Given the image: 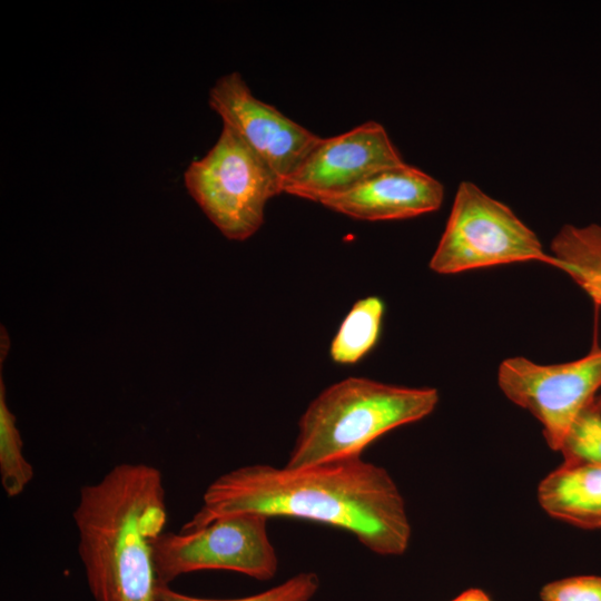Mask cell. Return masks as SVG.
Returning <instances> with one entry per match:
<instances>
[{"label":"cell","mask_w":601,"mask_h":601,"mask_svg":"<svg viewBox=\"0 0 601 601\" xmlns=\"http://www.w3.org/2000/svg\"><path fill=\"white\" fill-rule=\"evenodd\" d=\"M497 384L514 404L543 427L548 445L560 451L572 424L595 401L601 387V348L566 363L542 365L516 356L503 361Z\"/></svg>","instance_id":"cell-7"},{"label":"cell","mask_w":601,"mask_h":601,"mask_svg":"<svg viewBox=\"0 0 601 601\" xmlns=\"http://www.w3.org/2000/svg\"><path fill=\"white\" fill-rule=\"evenodd\" d=\"M402 164L385 128L371 120L341 135L321 137L283 181L282 193L322 204Z\"/></svg>","instance_id":"cell-8"},{"label":"cell","mask_w":601,"mask_h":601,"mask_svg":"<svg viewBox=\"0 0 601 601\" xmlns=\"http://www.w3.org/2000/svg\"><path fill=\"white\" fill-rule=\"evenodd\" d=\"M542 601H601V577L578 575L545 584Z\"/></svg>","instance_id":"cell-17"},{"label":"cell","mask_w":601,"mask_h":601,"mask_svg":"<svg viewBox=\"0 0 601 601\" xmlns=\"http://www.w3.org/2000/svg\"><path fill=\"white\" fill-rule=\"evenodd\" d=\"M452 601H492L491 598L481 589H467Z\"/></svg>","instance_id":"cell-18"},{"label":"cell","mask_w":601,"mask_h":601,"mask_svg":"<svg viewBox=\"0 0 601 601\" xmlns=\"http://www.w3.org/2000/svg\"><path fill=\"white\" fill-rule=\"evenodd\" d=\"M318 587L319 579L314 572L298 573L266 591L236 599L196 598L174 591L168 584H159L157 601H309Z\"/></svg>","instance_id":"cell-15"},{"label":"cell","mask_w":601,"mask_h":601,"mask_svg":"<svg viewBox=\"0 0 601 601\" xmlns=\"http://www.w3.org/2000/svg\"><path fill=\"white\" fill-rule=\"evenodd\" d=\"M593 405L597 410L601 412V395L595 398Z\"/></svg>","instance_id":"cell-19"},{"label":"cell","mask_w":601,"mask_h":601,"mask_svg":"<svg viewBox=\"0 0 601 601\" xmlns=\"http://www.w3.org/2000/svg\"><path fill=\"white\" fill-rule=\"evenodd\" d=\"M558 269L601 306V225H565L551 242Z\"/></svg>","instance_id":"cell-12"},{"label":"cell","mask_w":601,"mask_h":601,"mask_svg":"<svg viewBox=\"0 0 601 601\" xmlns=\"http://www.w3.org/2000/svg\"><path fill=\"white\" fill-rule=\"evenodd\" d=\"M432 387H405L347 377L323 390L298 422L287 467L362 456L385 433L417 422L436 407Z\"/></svg>","instance_id":"cell-3"},{"label":"cell","mask_w":601,"mask_h":601,"mask_svg":"<svg viewBox=\"0 0 601 601\" xmlns=\"http://www.w3.org/2000/svg\"><path fill=\"white\" fill-rule=\"evenodd\" d=\"M184 184L218 230L238 242L262 227L268 200L282 193L270 169L224 125L208 152L186 168Z\"/></svg>","instance_id":"cell-4"},{"label":"cell","mask_w":601,"mask_h":601,"mask_svg":"<svg viewBox=\"0 0 601 601\" xmlns=\"http://www.w3.org/2000/svg\"><path fill=\"white\" fill-rule=\"evenodd\" d=\"M258 513L308 520L344 530L384 556L406 552L411 524L391 474L362 456L304 467L244 465L215 479L199 510L180 530L228 514Z\"/></svg>","instance_id":"cell-1"},{"label":"cell","mask_w":601,"mask_h":601,"mask_svg":"<svg viewBox=\"0 0 601 601\" xmlns=\"http://www.w3.org/2000/svg\"><path fill=\"white\" fill-rule=\"evenodd\" d=\"M541 508L583 529H601V466L564 461L538 486Z\"/></svg>","instance_id":"cell-11"},{"label":"cell","mask_w":601,"mask_h":601,"mask_svg":"<svg viewBox=\"0 0 601 601\" xmlns=\"http://www.w3.org/2000/svg\"><path fill=\"white\" fill-rule=\"evenodd\" d=\"M72 519L95 601H157L151 542L167 522L159 469L124 462L83 485Z\"/></svg>","instance_id":"cell-2"},{"label":"cell","mask_w":601,"mask_h":601,"mask_svg":"<svg viewBox=\"0 0 601 601\" xmlns=\"http://www.w3.org/2000/svg\"><path fill=\"white\" fill-rule=\"evenodd\" d=\"M443 185L423 170L402 164L376 173L323 206L359 220H395L437 210Z\"/></svg>","instance_id":"cell-10"},{"label":"cell","mask_w":601,"mask_h":601,"mask_svg":"<svg viewBox=\"0 0 601 601\" xmlns=\"http://www.w3.org/2000/svg\"><path fill=\"white\" fill-rule=\"evenodd\" d=\"M268 519L258 513H235L198 529L162 532L151 542L159 584L206 570L270 580L277 572L278 558L268 536Z\"/></svg>","instance_id":"cell-6"},{"label":"cell","mask_w":601,"mask_h":601,"mask_svg":"<svg viewBox=\"0 0 601 601\" xmlns=\"http://www.w3.org/2000/svg\"><path fill=\"white\" fill-rule=\"evenodd\" d=\"M33 466L24 457L17 421L7 403L6 385L0 376V482L8 497H17L33 479Z\"/></svg>","instance_id":"cell-14"},{"label":"cell","mask_w":601,"mask_h":601,"mask_svg":"<svg viewBox=\"0 0 601 601\" xmlns=\"http://www.w3.org/2000/svg\"><path fill=\"white\" fill-rule=\"evenodd\" d=\"M208 104L282 185L321 138L256 98L236 71L216 80Z\"/></svg>","instance_id":"cell-9"},{"label":"cell","mask_w":601,"mask_h":601,"mask_svg":"<svg viewBox=\"0 0 601 601\" xmlns=\"http://www.w3.org/2000/svg\"><path fill=\"white\" fill-rule=\"evenodd\" d=\"M384 315L380 297L358 299L342 321L329 347L335 363L355 364L376 344Z\"/></svg>","instance_id":"cell-13"},{"label":"cell","mask_w":601,"mask_h":601,"mask_svg":"<svg viewBox=\"0 0 601 601\" xmlns=\"http://www.w3.org/2000/svg\"><path fill=\"white\" fill-rule=\"evenodd\" d=\"M530 260L558 268L536 234L509 206L471 181L460 183L430 268L437 274H457Z\"/></svg>","instance_id":"cell-5"},{"label":"cell","mask_w":601,"mask_h":601,"mask_svg":"<svg viewBox=\"0 0 601 601\" xmlns=\"http://www.w3.org/2000/svg\"><path fill=\"white\" fill-rule=\"evenodd\" d=\"M560 452L564 461L601 466V412L593 404L572 424Z\"/></svg>","instance_id":"cell-16"}]
</instances>
